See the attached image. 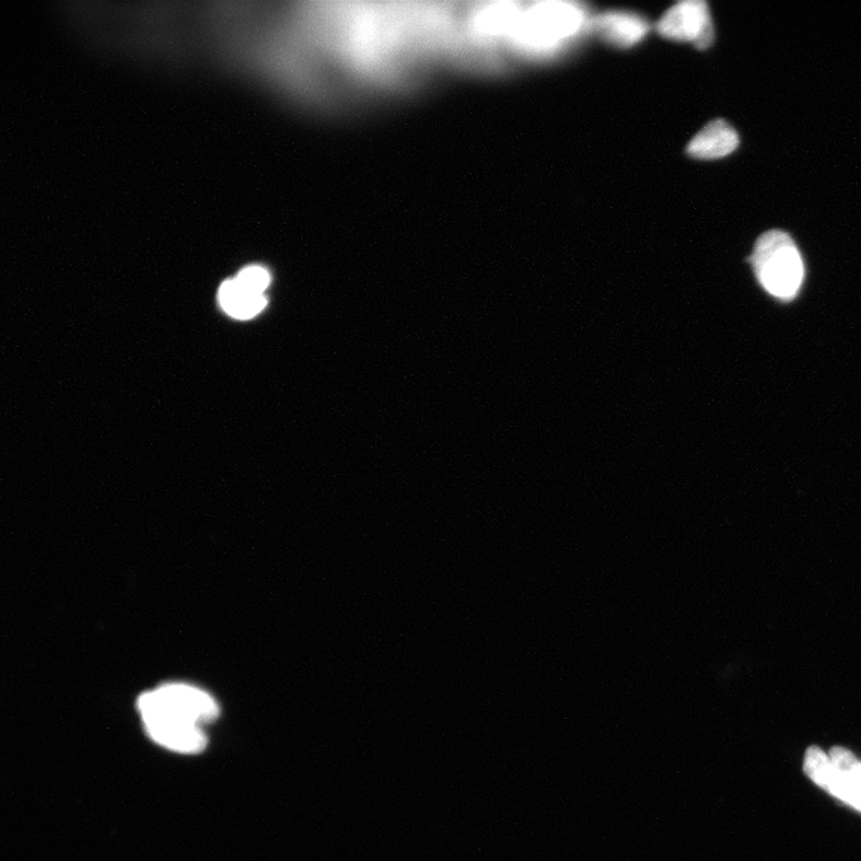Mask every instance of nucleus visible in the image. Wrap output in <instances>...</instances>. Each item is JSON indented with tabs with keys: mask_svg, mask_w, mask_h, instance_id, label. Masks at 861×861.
I'll use <instances>...</instances> for the list:
<instances>
[{
	"mask_svg": "<svg viewBox=\"0 0 861 861\" xmlns=\"http://www.w3.org/2000/svg\"><path fill=\"white\" fill-rule=\"evenodd\" d=\"M586 10L571 2L515 3L508 23L504 45L520 53H557L590 28Z\"/></svg>",
	"mask_w": 861,
	"mask_h": 861,
	"instance_id": "f03ea898",
	"label": "nucleus"
},
{
	"mask_svg": "<svg viewBox=\"0 0 861 861\" xmlns=\"http://www.w3.org/2000/svg\"><path fill=\"white\" fill-rule=\"evenodd\" d=\"M236 279L242 286L251 289L254 292L264 293L271 281L267 269L259 266H252L242 269Z\"/></svg>",
	"mask_w": 861,
	"mask_h": 861,
	"instance_id": "1a4fd4ad",
	"label": "nucleus"
},
{
	"mask_svg": "<svg viewBox=\"0 0 861 861\" xmlns=\"http://www.w3.org/2000/svg\"><path fill=\"white\" fill-rule=\"evenodd\" d=\"M751 264L758 282L776 299L790 301L803 286L802 255L792 237L781 230H770L758 237Z\"/></svg>",
	"mask_w": 861,
	"mask_h": 861,
	"instance_id": "7ed1b4c3",
	"label": "nucleus"
},
{
	"mask_svg": "<svg viewBox=\"0 0 861 861\" xmlns=\"http://www.w3.org/2000/svg\"><path fill=\"white\" fill-rule=\"evenodd\" d=\"M804 770L816 786L828 791L833 780V767L829 755L818 747H810L805 754Z\"/></svg>",
	"mask_w": 861,
	"mask_h": 861,
	"instance_id": "6e6552de",
	"label": "nucleus"
},
{
	"mask_svg": "<svg viewBox=\"0 0 861 861\" xmlns=\"http://www.w3.org/2000/svg\"><path fill=\"white\" fill-rule=\"evenodd\" d=\"M147 734L162 747L199 754L208 745L202 725L220 717V706L209 693L184 684L164 685L138 699Z\"/></svg>",
	"mask_w": 861,
	"mask_h": 861,
	"instance_id": "f257e3e1",
	"label": "nucleus"
},
{
	"mask_svg": "<svg viewBox=\"0 0 861 861\" xmlns=\"http://www.w3.org/2000/svg\"><path fill=\"white\" fill-rule=\"evenodd\" d=\"M738 144L740 138L735 128L725 120L718 119L693 138L687 151L694 159L718 160L729 156Z\"/></svg>",
	"mask_w": 861,
	"mask_h": 861,
	"instance_id": "423d86ee",
	"label": "nucleus"
},
{
	"mask_svg": "<svg viewBox=\"0 0 861 861\" xmlns=\"http://www.w3.org/2000/svg\"><path fill=\"white\" fill-rule=\"evenodd\" d=\"M658 31L671 40L693 43L701 49L709 48L714 38L710 9L702 0H686L667 10Z\"/></svg>",
	"mask_w": 861,
	"mask_h": 861,
	"instance_id": "20e7f679",
	"label": "nucleus"
},
{
	"mask_svg": "<svg viewBox=\"0 0 861 861\" xmlns=\"http://www.w3.org/2000/svg\"><path fill=\"white\" fill-rule=\"evenodd\" d=\"M614 46L629 48L639 44L649 31V23L632 12H604L590 20V28Z\"/></svg>",
	"mask_w": 861,
	"mask_h": 861,
	"instance_id": "39448f33",
	"label": "nucleus"
},
{
	"mask_svg": "<svg viewBox=\"0 0 861 861\" xmlns=\"http://www.w3.org/2000/svg\"><path fill=\"white\" fill-rule=\"evenodd\" d=\"M220 303L233 317L248 319L258 315L267 304L264 293L254 292L234 278L226 280L220 289Z\"/></svg>",
	"mask_w": 861,
	"mask_h": 861,
	"instance_id": "0eeeda50",
	"label": "nucleus"
}]
</instances>
